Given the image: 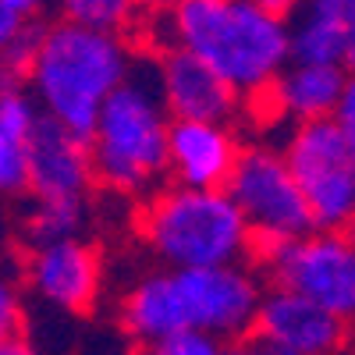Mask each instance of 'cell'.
<instances>
[{"mask_svg":"<svg viewBox=\"0 0 355 355\" xmlns=\"http://www.w3.org/2000/svg\"><path fill=\"white\" fill-rule=\"evenodd\" d=\"M89 224V196H64V199H36L28 196V206L21 214V242L25 245H43V242H61L75 239Z\"/></svg>","mask_w":355,"mask_h":355,"instance_id":"15","label":"cell"},{"mask_svg":"<svg viewBox=\"0 0 355 355\" xmlns=\"http://www.w3.org/2000/svg\"><path fill=\"white\" fill-rule=\"evenodd\" d=\"M263 274L274 284L302 291L306 299L355 323V239L352 231L313 227L256 252Z\"/></svg>","mask_w":355,"mask_h":355,"instance_id":"8","label":"cell"},{"mask_svg":"<svg viewBox=\"0 0 355 355\" xmlns=\"http://www.w3.org/2000/svg\"><path fill=\"white\" fill-rule=\"evenodd\" d=\"M153 352L157 355H217L224 352V341L202 327H182V331L167 334Z\"/></svg>","mask_w":355,"mask_h":355,"instance_id":"20","label":"cell"},{"mask_svg":"<svg viewBox=\"0 0 355 355\" xmlns=\"http://www.w3.org/2000/svg\"><path fill=\"white\" fill-rule=\"evenodd\" d=\"M341 64L348 71H355V21L348 25V33H345V57H341Z\"/></svg>","mask_w":355,"mask_h":355,"instance_id":"26","label":"cell"},{"mask_svg":"<svg viewBox=\"0 0 355 355\" xmlns=\"http://www.w3.org/2000/svg\"><path fill=\"white\" fill-rule=\"evenodd\" d=\"M21 281L36 299L57 313L89 316L103 291V259L82 234L61 242L25 245Z\"/></svg>","mask_w":355,"mask_h":355,"instance_id":"10","label":"cell"},{"mask_svg":"<svg viewBox=\"0 0 355 355\" xmlns=\"http://www.w3.org/2000/svg\"><path fill=\"white\" fill-rule=\"evenodd\" d=\"M139 239L160 266H217L252 256V227L227 189L171 182L153 189L139 214Z\"/></svg>","mask_w":355,"mask_h":355,"instance_id":"5","label":"cell"},{"mask_svg":"<svg viewBox=\"0 0 355 355\" xmlns=\"http://www.w3.org/2000/svg\"><path fill=\"white\" fill-rule=\"evenodd\" d=\"M93 185H96V171H93L89 135L43 114V121L25 142V196H36V199L82 196L85 199Z\"/></svg>","mask_w":355,"mask_h":355,"instance_id":"11","label":"cell"},{"mask_svg":"<svg viewBox=\"0 0 355 355\" xmlns=\"http://www.w3.org/2000/svg\"><path fill=\"white\" fill-rule=\"evenodd\" d=\"M139 57L125 33H103L75 21H57L40 33L28 89L46 117L89 135L100 107L128 78Z\"/></svg>","mask_w":355,"mask_h":355,"instance_id":"4","label":"cell"},{"mask_svg":"<svg viewBox=\"0 0 355 355\" xmlns=\"http://www.w3.org/2000/svg\"><path fill=\"white\" fill-rule=\"evenodd\" d=\"M345 82H348V68L341 64L288 61V68L274 78V85L259 100L270 103L277 117H284L288 125L316 121V117H334Z\"/></svg>","mask_w":355,"mask_h":355,"instance_id":"14","label":"cell"},{"mask_svg":"<svg viewBox=\"0 0 355 355\" xmlns=\"http://www.w3.org/2000/svg\"><path fill=\"white\" fill-rule=\"evenodd\" d=\"M284 157L295 171L316 227L352 231L355 224V153L334 117L288 125Z\"/></svg>","mask_w":355,"mask_h":355,"instance_id":"7","label":"cell"},{"mask_svg":"<svg viewBox=\"0 0 355 355\" xmlns=\"http://www.w3.org/2000/svg\"><path fill=\"white\" fill-rule=\"evenodd\" d=\"M25 334V299L11 274L0 270V355H21L28 352Z\"/></svg>","mask_w":355,"mask_h":355,"instance_id":"19","label":"cell"},{"mask_svg":"<svg viewBox=\"0 0 355 355\" xmlns=\"http://www.w3.org/2000/svg\"><path fill=\"white\" fill-rule=\"evenodd\" d=\"M263 277L242 259L217 266H160L142 274L125 299L132 331L160 345L182 327H202L224 345L249 341L263 302Z\"/></svg>","mask_w":355,"mask_h":355,"instance_id":"1","label":"cell"},{"mask_svg":"<svg viewBox=\"0 0 355 355\" xmlns=\"http://www.w3.org/2000/svg\"><path fill=\"white\" fill-rule=\"evenodd\" d=\"M157 78H160V93L171 117L231 121L242 100L202 57L182 46H164V53H157Z\"/></svg>","mask_w":355,"mask_h":355,"instance_id":"13","label":"cell"},{"mask_svg":"<svg viewBox=\"0 0 355 355\" xmlns=\"http://www.w3.org/2000/svg\"><path fill=\"white\" fill-rule=\"evenodd\" d=\"M171 121L174 117L157 78V57H139L89 128L96 185L114 196H150L160 189V178H167Z\"/></svg>","mask_w":355,"mask_h":355,"instance_id":"3","label":"cell"},{"mask_svg":"<svg viewBox=\"0 0 355 355\" xmlns=\"http://www.w3.org/2000/svg\"><path fill=\"white\" fill-rule=\"evenodd\" d=\"M25 196V142L0 135V199Z\"/></svg>","mask_w":355,"mask_h":355,"instance_id":"21","label":"cell"},{"mask_svg":"<svg viewBox=\"0 0 355 355\" xmlns=\"http://www.w3.org/2000/svg\"><path fill=\"white\" fill-rule=\"evenodd\" d=\"M334 125L341 128V135L348 139L352 153H355V71H348L345 93H341V100H338V110H334Z\"/></svg>","mask_w":355,"mask_h":355,"instance_id":"22","label":"cell"},{"mask_svg":"<svg viewBox=\"0 0 355 355\" xmlns=\"http://www.w3.org/2000/svg\"><path fill=\"white\" fill-rule=\"evenodd\" d=\"M259 8H266L270 15H281V18H295L299 15V8L306 4V0H256Z\"/></svg>","mask_w":355,"mask_h":355,"instance_id":"25","label":"cell"},{"mask_svg":"<svg viewBox=\"0 0 355 355\" xmlns=\"http://www.w3.org/2000/svg\"><path fill=\"white\" fill-rule=\"evenodd\" d=\"M167 46L202 57L242 100H259L291 61V25L256 0H167Z\"/></svg>","mask_w":355,"mask_h":355,"instance_id":"2","label":"cell"},{"mask_svg":"<svg viewBox=\"0 0 355 355\" xmlns=\"http://www.w3.org/2000/svg\"><path fill=\"white\" fill-rule=\"evenodd\" d=\"M242 157L231 121L174 117L167 139V178L192 189H224Z\"/></svg>","mask_w":355,"mask_h":355,"instance_id":"12","label":"cell"},{"mask_svg":"<svg viewBox=\"0 0 355 355\" xmlns=\"http://www.w3.org/2000/svg\"><path fill=\"white\" fill-rule=\"evenodd\" d=\"M352 323L306 299L302 291L274 284L263 291L249 345L270 355H331L348 345Z\"/></svg>","mask_w":355,"mask_h":355,"instance_id":"9","label":"cell"},{"mask_svg":"<svg viewBox=\"0 0 355 355\" xmlns=\"http://www.w3.org/2000/svg\"><path fill=\"white\" fill-rule=\"evenodd\" d=\"M64 21L103 28V33H128L139 18V0H57Z\"/></svg>","mask_w":355,"mask_h":355,"instance_id":"17","label":"cell"},{"mask_svg":"<svg viewBox=\"0 0 355 355\" xmlns=\"http://www.w3.org/2000/svg\"><path fill=\"white\" fill-rule=\"evenodd\" d=\"M288 25H291V61L341 64V57H345V28L341 25L316 18L309 11H299Z\"/></svg>","mask_w":355,"mask_h":355,"instance_id":"16","label":"cell"},{"mask_svg":"<svg viewBox=\"0 0 355 355\" xmlns=\"http://www.w3.org/2000/svg\"><path fill=\"white\" fill-rule=\"evenodd\" d=\"M21 28H25V18H18L11 8H4V4H0V50H4L18 33H21Z\"/></svg>","mask_w":355,"mask_h":355,"instance_id":"23","label":"cell"},{"mask_svg":"<svg viewBox=\"0 0 355 355\" xmlns=\"http://www.w3.org/2000/svg\"><path fill=\"white\" fill-rule=\"evenodd\" d=\"M139 4H160V0H139Z\"/></svg>","mask_w":355,"mask_h":355,"instance_id":"27","label":"cell"},{"mask_svg":"<svg viewBox=\"0 0 355 355\" xmlns=\"http://www.w3.org/2000/svg\"><path fill=\"white\" fill-rule=\"evenodd\" d=\"M352 239H355V224H352Z\"/></svg>","mask_w":355,"mask_h":355,"instance_id":"28","label":"cell"},{"mask_svg":"<svg viewBox=\"0 0 355 355\" xmlns=\"http://www.w3.org/2000/svg\"><path fill=\"white\" fill-rule=\"evenodd\" d=\"M4 8H11L18 18H25V21H36L40 15H43V8H46V0H0Z\"/></svg>","mask_w":355,"mask_h":355,"instance_id":"24","label":"cell"},{"mask_svg":"<svg viewBox=\"0 0 355 355\" xmlns=\"http://www.w3.org/2000/svg\"><path fill=\"white\" fill-rule=\"evenodd\" d=\"M43 121V107L28 82H0V135L15 142H28Z\"/></svg>","mask_w":355,"mask_h":355,"instance_id":"18","label":"cell"},{"mask_svg":"<svg viewBox=\"0 0 355 355\" xmlns=\"http://www.w3.org/2000/svg\"><path fill=\"white\" fill-rule=\"evenodd\" d=\"M224 189L239 202V210L245 214L252 227V242H256L252 252L281 245L288 239H299V234L316 227L284 150L245 146Z\"/></svg>","mask_w":355,"mask_h":355,"instance_id":"6","label":"cell"}]
</instances>
